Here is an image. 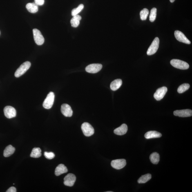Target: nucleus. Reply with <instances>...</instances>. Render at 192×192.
<instances>
[{"instance_id":"obj_12","label":"nucleus","mask_w":192,"mask_h":192,"mask_svg":"<svg viewBox=\"0 0 192 192\" xmlns=\"http://www.w3.org/2000/svg\"><path fill=\"white\" fill-rule=\"evenodd\" d=\"M76 179V177L75 175L71 173L68 174L64 178V184L66 186L71 187L74 185Z\"/></svg>"},{"instance_id":"obj_15","label":"nucleus","mask_w":192,"mask_h":192,"mask_svg":"<svg viewBox=\"0 0 192 192\" xmlns=\"http://www.w3.org/2000/svg\"><path fill=\"white\" fill-rule=\"evenodd\" d=\"M128 130L127 125L125 124H123L120 127L114 130V133L118 135H123L125 134Z\"/></svg>"},{"instance_id":"obj_20","label":"nucleus","mask_w":192,"mask_h":192,"mask_svg":"<svg viewBox=\"0 0 192 192\" xmlns=\"http://www.w3.org/2000/svg\"><path fill=\"white\" fill-rule=\"evenodd\" d=\"M15 150V148L12 146L11 145H10L5 148L4 151V156L5 157H10L14 153Z\"/></svg>"},{"instance_id":"obj_24","label":"nucleus","mask_w":192,"mask_h":192,"mask_svg":"<svg viewBox=\"0 0 192 192\" xmlns=\"http://www.w3.org/2000/svg\"><path fill=\"white\" fill-rule=\"evenodd\" d=\"M41 150L39 148H34L32 149L30 156L34 158H38L41 155Z\"/></svg>"},{"instance_id":"obj_27","label":"nucleus","mask_w":192,"mask_h":192,"mask_svg":"<svg viewBox=\"0 0 192 192\" xmlns=\"http://www.w3.org/2000/svg\"><path fill=\"white\" fill-rule=\"evenodd\" d=\"M157 10L155 8L152 9L149 16V21L152 22H153L155 21L157 16Z\"/></svg>"},{"instance_id":"obj_29","label":"nucleus","mask_w":192,"mask_h":192,"mask_svg":"<svg viewBox=\"0 0 192 192\" xmlns=\"http://www.w3.org/2000/svg\"><path fill=\"white\" fill-rule=\"evenodd\" d=\"M44 155L47 159H53L55 157V154L52 152H45L44 153Z\"/></svg>"},{"instance_id":"obj_30","label":"nucleus","mask_w":192,"mask_h":192,"mask_svg":"<svg viewBox=\"0 0 192 192\" xmlns=\"http://www.w3.org/2000/svg\"><path fill=\"white\" fill-rule=\"evenodd\" d=\"M35 3L38 6H41L44 4L45 0H35Z\"/></svg>"},{"instance_id":"obj_21","label":"nucleus","mask_w":192,"mask_h":192,"mask_svg":"<svg viewBox=\"0 0 192 192\" xmlns=\"http://www.w3.org/2000/svg\"><path fill=\"white\" fill-rule=\"evenodd\" d=\"M81 19V16L77 15L73 16V17L70 21V23L72 26L74 28H77L79 26L80 23V21Z\"/></svg>"},{"instance_id":"obj_19","label":"nucleus","mask_w":192,"mask_h":192,"mask_svg":"<svg viewBox=\"0 0 192 192\" xmlns=\"http://www.w3.org/2000/svg\"><path fill=\"white\" fill-rule=\"evenodd\" d=\"M26 7L27 10L32 13H36L39 10L38 6L35 3H28Z\"/></svg>"},{"instance_id":"obj_33","label":"nucleus","mask_w":192,"mask_h":192,"mask_svg":"<svg viewBox=\"0 0 192 192\" xmlns=\"http://www.w3.org/2000/svg\"><path fill=\"white\" fill-rule=\"evenodd\" d=\"M0 34H1V32H0Z\"/></svg>"},{"instance_id":"obj_25","label":"nucleus","mask_w":192,"mask_h":192,"mask_svg":"<svg viewBox=\"0 0 192 192\" xmlns=\"http://www.w3.org/2000/svg\"><path fill=\"white\" fill-rule=\"evenodd\" d=\"M190 85L187 83L181 85L177 89V92L179 93H182L187 90L190 88Z\"/></svg>"},{"instance_id":"obj_7","label":"nucleus","mask_w":192,"mask_h":192,"mask_svg":"<svg viewBox=\"0 0 192 192\" xmlns=\"http://www.w3.org/2000/svg\"><path fill=\"white\" fill-rule=\"evenodd\" d=\"M4 115L7 118L11 119L15 117L17 115V111L15 108L12 106H5L4 109Z\"/></svg>"},{"instance_id":"obj_8","label":"nucleus","mask_w":192,"mask_h":192,"mask_svg":"<svg viewBox=\"0 0 192 192\" xmlns=\"http://www.w3.org/2000/svg\"><path fill=\"white\" fill-rule=\"evenodd\" d=\"M111 166L113 168L117 169H120L126 166V162L125 159H118L113 160L111 162Z\"/></svg>"},{"instance_id":"obj_18","label":"nucleus","mask_w":192,"mask_h":192,"mask_svg":"<svg viewBox=\"0 0 192 192\" xmlns=\"http://www.w3.org/2000/svg\"><path fill=\"white\" fill-rule=\"evenodd\" d=\"M122 83V80L119 79H115L110 84V88L112 90L116 91L120 87Z\"/></svg>"},{"instance_id":"obj_26","label":"nucleus","mask_w":192,"mask_h":192,"mask_svg":"<svg viewBox=\"0 0 192 192\" xmlns=\"http://www.w3.org/2000/svg\"><path fill=\"white\" fill-rule=\"evenodd\" d=\"M149 13V10L148 9L144 8L140 12V18L142 21H145L147 18Z\"/></svg>"},{"instance_id":"obj_16","label":"nucleus","mask_w":192,"mask_h":192,"mask_svg":"<svg viewBox=\"0 0 192 192\" xmlns=\"http://www.w3.org/2000/svg\"><path fill=\"white\" fill-rule=\"evenodd\" d=\"M67 172L68 169L66 166L64 164H60L56 168L55 174L56 175L58 176Z\"/></svg>"},{"instance_id":"obj_32","label":"nucleus","mask_w":192,"mask_h":192,"mask_svg":"<svg viewBox=\"0 0 192 192\" xmlns=\"http://www.w3.org/2000/svg\"><path fill=\"white\" fill-rule=\"evenodd\" d=\"M175 0H170V1H171V3H173L174 1Z\"/></svg>"},{"instance_id":"obj_17","label":"nucleus","mask_w":192,"mask_h":192,"mask_svg":"<svg viewBox=\"0 0 192 192\" xmlns=\"http://www.w3.org/2000/svg\"><path fill=\"white\" fill-rule=\"evenodd\" d=\"M161 133L156 131H149L145 133L144 137L146 139H149L153 138H157L162 136Z\"/></svg>"},{"instance_id":"obj_22","label":"nucleus","mask_w":192,"mask_h":192,"mask_svg":"<svg viewBox=\"0 0 192 192\" xmlns=\"http://www.w3.org/2000/svg\"><path fill=\"white\" fill-rule=\"evenodd\" d=\"M149 158L151 162L155 164H158L160 160V156L159 154L157 152H154L151 154Z\"/></svg>"},{"instance_id":"obj_10","label":"nucleus","mask_w":192,"mask_h":192,"mask_svg":"<svg viewBox=\"0 0 192 192\" xmlns=\"http://www.w3.org/2000/svg\"><path fill=\"white\" fill-rule=\"evenodd\" d=\"M167 91V88L165 86L158 88L154 94V97L157 100H160L164 97Z\"/></svg>"},{"instance_id":"obj_9","label":"nucleus","mask_w":192,"mask_h":192,"mask_svg":"<svg viewBox=\"0 0 192 192\" xmlns=\"http://www.w3.org/2000/svg\"><path fill=\"white\" fill-rule=\"evenodd\" d=\"M102 67V65L100 64H92L87 66L86 68V70L88 73H95L100 71Z\"/></svg>"},{"instance_id":"obj_6","label":"nucleus","mask_w":192,"mask_h":192,"mask_svg":"<svg viewBox=\"0 0 192 192\" xmlns=\"http://www.w3.org/2000/svg\"><path fill=\"white\" fill-rule=\"evenodd\" d=\"M34 40L37 45H42L44 43L45 39L42 34L39 30L34 29L33 30Z\"/></svg>"},{"instance_id":"obj_5","label":"nucleus","mask_w":192,"mask_h":192,"mask_svg":"<svg viewBox=\"0 0 192 192\" xmlns=\"http://www.w3.org/2000/svg\"><path fill=\"white\" fill-rule=\"evenodd\" d=\"M159 45V40L158 37H155L147 50V55H152L155 54L158 50Z\"/></svg>"},{"instance_id":"obj_13","label":"nucleus","mask_w":192,"mask_h":192,"mask_svg":"<svg viewBox=\"0 0 192 192\" xmlns=\"http://www.w3.org/2000/svg\"><path fill=\"white\" fill-rule=\"evenodd\" d=\"M61 111L63 114L66 117H71L73 115V110L69 105L64 104L62 105Z\"/></svg>"},{"instance_id":"obj_28","label":"nucleus","mask_w":192,"mask_h":192,"mask_svg":"<svg viewBox=\"0 0 192 192\" xmlns=\"http://www.w3.org/2000/svg\"><path fill=\"white\" fill-rule=\"evenodd\" d=\"M84 6L83 4L79 5L77 8L74 9L72 11V15L73 17L74 16L78 15V14L81 12L84 8Z\"/></svg>"},{"instance_id":"obj_4","label":"nucleus","mask_w":192,"mask_h":192,"mask_svg":"<svg viewBox=\"0 0 192 192\" xmlns=\"http://www.w3.org/2000/svg\"><path fill=\"white\" fill-rule=\"evenodd\" d=\"M81 130L86 136L89 137L94 134L95 130L91 125L88 122H84L81 125Z\"/></svg>"},{"instance_id":"obj_14","label":"nucleus","mask_w":192,"mask_h":192,"mask_svg":"<svg viewBox=\"0 0 192 192\" xmlns=\"http://www.w3.org/2000/svg\"><path fill=\"white\" fill-rule=\"evenodd\" d=\"M174 114L180 117H191L192 115V111L190 109L177 110L174 112Z\"/></svg>"},{"instance_id":"obj_3","label":"nucleus","mask_w":192,"mask_h":192,"mask_svg":"<svg viewBox=\"0 0 192 192\" xmlns=\"http://www.w3.org/2000/svg\"><path fill=\"white\" fill-rule=\"evenodd\" d=\"M55 97V95L53 92H50L43 103V108L47 109L51 108L53 104Z\"/></svg>"},{"instance_id":"obj_31","label":"nucleus","mask_w":192,"mask_h":192,"mask_svg":"<svg viewBox=\"0 0 192 192\" xmlns=\"http://www.w3.org/2000/svg\"><path fill=\"white\" fill-rule=\"evenodd\" d=\"M7 192H17V190L16 188L14 187H11L9 188L6 191Z\"/></svg>"},{"instance_id":"obj_23","label":"nucleus","mask_w":192,"mask_h":192,"mask_svg":"<svg viewBox=\"0 0 192 192\" xmlns=\"http://www.w3.org/2000/svg\"><path fill=\"white\" fill-rule=\"evenodd\" d=\"M151 178L152 176L151 174H146L145 175H142L138 179V182L139 184L145 183L149 180Z\"/></svg>"},{"instance_id":"obj_11","label":"nucleus","mask_w":192,"mask_h":192,"mask_svg":"<svg viewBox=\"0 0 192 192\" xmlns=\"http://www.w3.org/2000/svg\"><path fill=\"white\" fill-rule=\"evenodd\" d=\"M174 35L175 38L179 42L185 43L186 44H191V42L182 32L178 30H176L174 32Z\"/></svg>"},{"instance_id":"obj_1","label":"nucleus","mask_w":192,"mask_h":192,"mask_svg":"<svg viewBox=\"0 0 192 192\" xmlns=\"http://www.w3.org/2000/svg\"><path fill=\"white\" fill-rule=\"evenodd\" d=\"M31 66V63L30 62L26 61L23 63L16 70L15 76L17 78L21 76L30 68Z\"/></svg>"},{"instance_id":"obj_2","label":"nucleus","mask_w":192,"mask_h":192,"mask_svg":"<svg viewBox=\"0 0 192 192\" xmlns=\"http://www.w3.org/2000/svg\"><path fill=\"white\" fill-rule=\"evenodd\" d=\"M170 63L174 67L179 69L187 70L189 67V65L187 63L178 59H172Z\"/></svg>"}]
</instances>
